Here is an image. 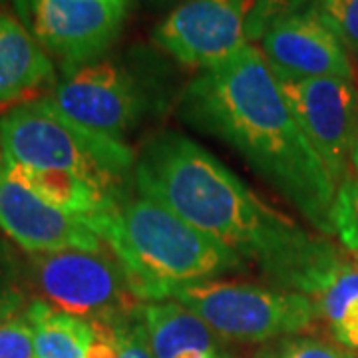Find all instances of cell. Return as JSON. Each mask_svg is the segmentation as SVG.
I'll return each instance as SVG.
<instances>
[{"label":"cell","instance_id":"6da1fadb","mask_svg":"<svg viewBox=\"0 0 358 358\" xmlns=\"http://www.w3.org/2000/svg\"><path fill=\"white\" fill-rule=\"evenodd\" d=\"M141 197L166 205L233 253L253 261L277 289L315 299L346 255L257 197L223 162L183 134L148 140L134 167Z\"/></svg>","mask_w":358,"mask_h":358},{"label":"cell","instance_id":"7a4b0ae2","mask_svg":"<svg viewBox=\"0 0 358 358\" xmlns=\"http://www.w3.org/2000/svg\"><path fill=\"white\" fill-rule=\"evenodd\" d=\"M181 117L225 141L324 235H334L336 183L294 120L261 48L245 46L185 88Z\"/></svg>","mask_w":358,"mask_h":358},{"label":"cell","instance_id":"3957f363","mask_svg":"<svg viewBox=\"0 0 358 358\" xmlns=\"http://www.w3.org/2000/svg\"><path fill=\"white\" fill-rule=\"evenodd\" d=\"M100 237L128 277L138 301L162 303L171 289L243 268V259L166 205L148 197L122 199Z\"/></svg>","mask_w":358,"mask_h":358},{"label":"cell","instance_id":"277c9868","mask_svg":"<svg viewBox=\"0 0 358 358\" xmlns=\"http://www.w3.org/2000/svg\"><path fill=\"white\" fill-rule=\"evenodd\" d=\"M0 134L8 159L34 169L68 171L110 192L136 167V154L114 140L78 126L60 114L48 98L20 103L0 115Z\"/></svg>","mask_w":358,"mask_h":358},{"label":"cell","instance_id":"5b68a950","mask_svg":"<svg viewBox=\"0 0 358 358\" xmlns=\"http://www.w3.org/2000/svg\"><path fill=\"white\" fill-rule=\"evenodd\" d=\"M169 299L189 308L215 334L239 343L303 333L319 319V308L307 294L249 282H189L171 289Z\"/></svg>","mask_w":358,"mask_h":358},{"label":"cell","instance_id":"8992f818","mask_svg":"<svg viewBox=\"0 0 358 358\" xmlns=\"http://www.w3.org/2000/svg\"><path fill=\"white\" fill-rule=\"evenodd\" d=\"M30 275L42 301L90 322L114 324L134 317V308H140L117 259L100 253L34 255Z\"/></svg>","mask_w":358,"mask_h":358},{"label":"cell","instance_id":"52a82bcc","mask_svg":"<svg viewBox=\"0 0 358 358\" xmlns=\"http://www.w3.org/2000/svg\"><path fill=\"white\" fill-rule=\"evenodd\" d=\"M255 0H183L154 28V42L201 72L261 40Z\"/></svg>","mask_w":358,"mask_h":358},{"label":"cell","instance_id":"ba28073f","mask_svg":"<svg viewBox=\"0 0 358 358\" xmlns=\"http://www.w3.org/2000/svg\"><path fill=\"white\" fill-rule=\"evenodd\" d=\"M294 120L336 187L346 179L358 141V86L345 78H279Z\"/></svg>","mask_w":358,"mask_h":358},{"label":"cell","instance_id":"9c48e42d","mask_svg":"<svg viewBox=\"0 0 358 358\" xmlns=\"http://www.w3.org/2000/svg\"><path fill=\"white\" fill-rule=\"evenodd\" d=\"M52 106L78 126L122 140L140 122L143 94L129 72L110 60H92L64 68L46 96Z\"/></svg>","mask_w":358,"mask_h":358},{"label":"cell","instance_id":"30bf717a","mask_svg":"<svg viewBox=\"0 0 358 358\" xmlns=\"http://www.w3.org/2000/svg\"><path fill=\"white\" fill-rule=\"evenodd\" d=\"M28 32L64 68L98 60L120 34L122 0H16Z\"/></svg>","mask_w":358,"mask_h":358},{"label":"cell","instance_id":"8fae6325","mask_svg":"<svg viewBox=\"0 0 358 358\" xmlns=\"http://www.w3.org/2000/svg\"><path fill=\"white\" fill-rule=\"evenodd\" d=\"M261 52L277 78L355 80L346 46L313 6L275 20L261 38Z\"/></svg>","mask_w":358,"mask_h":358},{"label":"cell","instance_id":"7c38bea8","mask_svg":"<svg viewBox=\"0 0 358 358\" xmlns=\"http://www.w3.org/2000/svg\"><path fill=\"white\" fill-rule=\"evenodd\" d=\"M0 229L28 253H100L103 239L86 219L46 203L13 178L0 181Z\"/></svg>","mask_w":358,"mask_h":358},{"label":"cell","instance_id":"4fadbf2b","mask_svg":"<svg viewBox=\"0 0 358 358\" xmlns=\"http://www.w3.org/2000/svg\"><path fill=\"white\" fill-rule=\"evenodd\" d=\"M54 86V66L28 28L0 10V112L38 100Z\"/></svg>","mask_w":358,"mask_h":358},{"label":"cell","instance_id":"5bb4252c","mask_svg":"<svg viewBox=\"0 0 358 358\" xmlns=\"http://www.w3.org/2000/svg\"><path fill=\"white\" fill-rule=\"evenodd\" d=\"M6 178L18 181L26 189L36 193L46 203L54 205L66 213H72L76 217L86 219L98 235L103 223L124 199L122 193L110 192L68 171L34 169L10 162Z\"/></svg>","mask_w":358,"mask_h":358},{"label":"cell","instance_id":"9a60e30c","mask_svg":"<svg viewBox=\"0 0 358 358\" xmlns=\"http://www.w3.org/2000/svg\"><path fill=\"white\" fill-rule=\"evenodd\" d=\"M140 315L155 358H227L217 334L178 301L148 303Z\"/></svg>","mask_w":358,"mask_h":358},{"label":"cell","instance_id":"2e32d148","mask_svg":"<svg viewBox=\"0 0 358 358\" xmlns=\"http://www.w3.org/2000/svg\"><path fill=\"white\" fill-rule=\"evenodd\" d=\"M32 327L36 358H88L96 343L94 324L76 315L58 310L42 299L24 308Z\"/></svg>","mask_w":358,"mask_h":358},{"label":"cell","instance_id":"e0dca14e","mask_svg":"<svg viewBox=\"0 0 358 358\" xmlns=\"http://www.w3.org/2000/svg\"><path fill=\"white\" fill-rule=\"evenodd\" d=\"M313 301L319 317L329 322L334 338L358 348V257H346Z\"/></svg>","mask_w":358,"mask_h":358},{"label":"cell","instance_id":"ac0fdd59","mask_svg":"<svg viewBox=\"0 0 358 358\" xmlns=\"http://www.w3.org/2000/svg\"><path fill=\"white\" fill-rule=\"evenodd\" d=\"M333 225L341 243L358 257V179L346 178L338 185Z\"/></svg>","mask_w":358,"mask_h":358},{"label":"cell","instance_id":"d6986e66","mask_svg":"<svg viewBox=\"0 0 358 358\" xmlns=\"http://www.w3.org/2000/svg\"><path fill=\"white\" fill-rule=\"evenodd\" d=\"M313 8L346 48L358 54V0H317Z\"/></svg>","mask_w":358,"mask_h":358},{"label":"cell","instance_id":"ffe728a7","mask_svg":"<svg viewBox=\"0 0 358 358\" xmlns=\"http://www.w3.org/2000/svg\"><path fill=\"white\" fill-rule=\"evenodd\" d=\"M0 358H36L32 327L24 310L0 322Z\"/></svg>","mask_w":358,"mask_h":358},{"label":"cell","instance_id":"44dd1931","mask_svg":"<svg viewBox=\"0 0 358 358\" xmlns=\"http://www.w3.org/2000/svg\"><path fill=\"white\" fill-rule=\"evenodd\" d=\"M140 310L136 317L114 322L115 358H155L148 343V334H145Z\"/></svg>","mask_w":358,"mask_h":358},{"label":"cell","instance_id":"7402d4cb","mask_svg":"<svg viewBox=\"0 0 358 358\" xmlns=\"http://www.w3.org/2000/svg\"><path fill=\"white\" fill-rule=\"evenodd\" d=\"M257 358H355L341 346L315 341V338H294L285 341L275 348H268Z\"/></svg>","mask_w":358,"mask_h":358},{"label":"cell","instance_id":"603a6c76","mask_svg":"<svg viewBox=\"0 0 358 358\" xmlns=\"http://www.w3.org/2000/svg\"><path fill=\"white\" fill-rule=\"evenodd\" d=\"M255 2L257 26H259L261 38H263V34L267 32V28L275 20H279L282 16H289V14L303 13L305 6H308L310 2H317V0H255Z\"/></svg>","mask_w":358,"mask_h":358},{"label":"cell","instance_id":"cb8c5ba5","mask_svg":"<svg viewBox=\"0 0 358 358\" xmlns=\"http://www.w3.org/2000/svg\"><path fill=\"white\" fill-rule=\"evenodd\" d=\"M2 257V255H0ZM24 294L13 282L6 259H0V322L22 313Z\"/></svg>","mask_w":358,"mask_h":358},{"label":"cell","instance_id":"d4e9b609","mask_svg":"<svg viewBox=\"0 0 358 358\" xmlns=\"http://www.w3.org/2000/svg\"><path fill=\"white\" fill-rule=\"evenodd\" d=\"M8 166H10V159H8L6 148H4V140H2V134H0V181L6 178Z\"/></svg>","mask_w":358,"mask_h":358},{"label":"cell","instance_id":"484cf974","mask_svg":"<svg viewBox=\"0 0 358 358\" xmlns=\"http://www.w3.org/2000/svg\"><path fill=\"white\" fill-rule=\"evenodd\" d=\"M352 166H355V169H357L358 173V141L357 145H355V152H352Z\"/></svg>","mask_w":358,"mask_h":358},{"label":"cell","instance_id":"4316f807","mask_svg":"<svg viewBox=\"0 0 358 358\" xmlns=\"http://www.w3.org/2000/svg\"><path fill=\"white\" fill-rule=\"evenodd\" d=\"M122 2H124V4H126V6H128V0H122Z\"/></svg>","mask_w":358,"mask_h":358}]
</instances>
